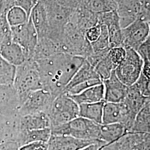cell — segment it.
Here are the masks:
<instances>
[{
  "instance_id": "8fae6325",
  "label": "cell",
  "mask_w": 150,
  "mask_h": 150,
  "mask_svg": "<svg viewBox=\"0 0 150 150\" xmlns=\"http://www.w3.org/2000/svg\"><path fill=\"white\" fill-rule=\"evenodd\" d=\"M134 117L129 112L128 108L122 102H105L103 110L102 124L122 123L129 134Z\"/></svg>"
},
{
  "instance_id": "30bf717a",
  "label": "cell",
  "mask_w": 150,
  "mask_h": 150,
  "mask_svg": "<svg viewBox=\"0 0 150 150\" xmlns=\"http://www.w3.org/2000/svg\"><path fill=\"white\" fill-rule=\"evenodd\" d=\"M150 22L137 18L128 26L122 29V46L136 51L150 37Z\"/></svg>"
},
{
  "instance_id": "d6a6232c",
  "label": "cell",
  "mask_w": 150,
  "mask_h": 150,
  "mask_svg": "<svg viewBox=\"0 0 150 150\" xmlns=\"http://www.w3.org/2000/svg\"><path fill=\"white\" fill-rule=\"evenodd\" d=\"M93 52L107 50L110 48L108 34L107 28L104 25H101V33L96 41L91 43Z\"/></svg>"
},
{
  "instance_id": "2e32d148",
  "label": "cell",
  "mask_w": 150,
  "mask_h": 150,
  "mask_svg": "<svg viewBox=\"0 0 150 150\" xmlns=\"http://www.w3.org/2000/svg\"><path fill=\"white\" fill-rule=\"evenodd\" d=\"M19 97L13 85H0V113L19 116Z\"/></svg>"
},
{
  "instance_id": "7402d4cb",
  "label": "cell",
  "mask_w": 150,
  "mask_h": 150,
  "mask_svg": "<svg viewBox=\"0 0 150 150\" xmlns=\"http://www.w3.org/2000/svg\"><path fill=\"white\" fill-rule=\"evenodd\" d=\"M128 134V131L126 126L122 123L100 125V140L106 144L115 142Z\"/></svg>"
},
{
  "instance_id": "8d00e7d4",
  "label": "cell",
  "mask_w": 150,
  "mask_h": 150,
  "mask_svg": "<svg viewBox=\"0 0 150 150\" xmlns=\"http://www.w3.org/2000/svg\"><path fill=\"white\" fill-rule=\"evenodd\" d=\"M139 92L145 97L150 96V80L146 78L142 73L138 80L132 85ZM132 86V85H131Z\"/></svg>"
},
{
  "instance_id": "603a6c76",
  "label": "cell",
  "mask_w": 150,
  "mask_h": 150,
  "mask_svg": "<svg viewBox=\"0 0 150 150\" xmlns=\"http://www.w3.org/2000/svg\"><path fill=\"white\" fill-rule=\"evenodd\" d=\"M51 136L50 128L19 131L16 142L20 147L28 144L42 142L47 143Z\"/></svg>"
},
{
  "instance_id": "1f68e13d",
  "label": "cell",
  "mask_w": 150,
  "mask_h": 150,
  "mask_svg": "<svg viewBox=\"0 0 150 150\" xmlns=\"http://www.w3.org/2000/svg\"><path fill=\"white\" fill-rule=\"evenodd\" d=\"M6 19L10 26L13 27L26 23L28 21L29 17L22 8L14 6L7 12Z\"/></svg>"
},
{
  "instance_id": "44dd1931",
  "label": "cell",
  "mask_w": 150,
  "mask_h": 150,
  "mask_svg": "<svg viewBox=\"0 0 150 150\" xmlns=\"http://www.w3.org/2000/svg\"><path fill=\"white\" fill-rule=\"evenodd\" d=\"M30 18L38 33V38L46 37L49 30L47 15L43 4L39 0L33 8Z\"/></svg>"
},
{
  "instance_id": "f1b7e54d",
  "label": "cell",
  "mask_w": 150,
  "mask_h": 150,
  "mask_svg": "<svg viewBox=\"0 0 150 150\" xmlns=\"http://www.w3.org/2000/svg\"><path fill=\"white\" fill-rule=\"evenodd\" d=\"M83 6L97 14L110 11H116L114 0H83Z\"/></svg>"
},
{
  "instance_id": "836d02e7",
  "label": "cell",
  "mask_w": 150,
  "mask_h": 150,
  "mask_svg": "<svg viewBox=\"0 0 150 150\" xmlns=\"http://www.w3.org/2000/svg\"><path fill=\"white\" fill-rule=\"evenodd\" d=\"M12 40L11 27L6 16L0 15V48L2 45Z\"/></svg>"
},
{
  "instance_id": "52a82bcc",
  "label": "cell",
  "mask_w": 150,
  "mask_h": 150,
  "mask_svg": "<svg viewBox=\"0 0 150 150\" xmlns=\"http://www.w3.org/2000/svg\"><path fill=\"white\" fill-rule=\"evenodd\" d=\"M125 59L115 69V74L124 85H132L142 73L143 61L139 54L132 48H125Z\"/></svg>"
},
{
  "instance_id": "9c48e42d",
  "label": "cell",
  "mask_w": 150,
  "mask_h": 150,
  "mask_svg": "<svg viewBox=\"0 0 150 150\" xmlns=\"http://www.w3.org/2000/svg\"><path fill=\"white\" fill-rule=\"evenodd\" d=\"M11 27L12 41L21 46L26 60L32 59L38 41V33L29 18L28 21Z\"/></svg>"
},
{
  "instance_id": "f35d334b",
  "label": "cell",
  "mask_w": 150,
  "mask_h": 150,
  "mask_svg": "<svg viewBox=\"0 0 150 150\" xmlns=\"http://www.w3.org/2000/svg\"><path fill=\"white\" fill-rule=\"evenodd\" d=\"M101 33V25L97 24L96 25L87 30L85 33V38L90 43L96 41L99 38Z\"/></svg>"
},
{
  "instance_id": "e575fe53",
  "label": "cell",
  "mask_w": 150,
  "mask_h": 150,
  "mask_svg": "<svg viewBox=\"0 0 150 150\" xmlns=\"http://www.w3.org/2000/svg\"><path fill=\"white\" fill-rule=\"evenodd\" d=\"M126 54V49L122 46L110 48L108 52V55L110 59L116 67H117L125 59Z\"/></svg>"
},
{
  "instance_id": "ac0fdd59",
  "label": "cell",
  "mask_w": 150,
  "mask_h": 150,
  "mask_svg": "<svg viewBox=\"0 0 150 150\" xmlns=\"http://www.w3.org/2000/svg\"><path fill=\"white\" fill-rule=\"evenodd\" d=\"M51 124L46 112H38L19 116L18 132L50 128Z\"/></svg>"
},
{
  "instance_id": "5b68a950",
  "label": "cell",
  "mask_w": 150,
  "mask_h": 150,
  "mask_svg": "<svg viewBox=\"0 0 150 150\" xmlns=\"http://www.w3.org/2000/svg\"><path fill=\"white\" fill-rule=\"evenodd\" d=\"M62 52L86 59L92 52L91 43L82 32L69 22L64 27L62 38Z\"/></svg>"
},
{
  "instance_id": "83f0119b",
  "label": "cell",
  "mask_w": 150,
  "mask_h": 150,
  "mask_svg": "<svg viewBox=\"0 0 150 150\" xmlns=\"http://www.w3.org/2000/svg\"><path fill=\"white\" fill-rule=\"evenodd\" d=\"M150 133V102L146 104L136 115L129 134Z\"/></svg>"
},
{
  "instance_id": "4316f807",
  "label": "cell",
  "mask_w": 150,
  "mask_h": 150,
  "mask_svg": "<svg viewBox=\"0 0 150 150\" xmlns=\"http://www.w3.org/2000/svg\"><path fill=\"white\" fill-rule=\"evenodd\" d=\"M105 101L79 105V116L95 123L102 124L103 110Z\"/></svg>"
},
{
  "instance_id": "f546056e",
  "label": "cell",
  "mask_w": 150,
  "mask_h": 150,
  "mask_svg": "<svg viewBox=\"0 0 150 150\" xmlns=\"http://www.w3.org/2000/svg\"><path fill=\"white\" fill-rule=\"evenodd\" d=\"M16 68L0 56V85H13Z\"/></svg>"
},
{
  "instance_id": "277c9868",
  "label": "cell",
  "mask_w": 150,
  "mask_h": 150,
  "mask_svg": "<svg viewBox=\"0 0 150 150\" xmlns=\"http://www.w3.org/2000/svg\"><path fill=\"white\" fill-rule=\"evenodd\" d=\"M50 129L52 135H68L80 139L100 140V125L80 116Z\"/></svg>"
},
{
  "instance_id": "7a4b0ae2",
  "label": "cell",
  "mask_w": 150,
  "mask_h": 150,
  "mask_svg": "<svg viewBox=\"0 0 150 150\" xmlns=\"http://www.w3.org/2000/svg\"><path fill=\"white\" fill-rule=\"evenodd\" d=\"M13 86L19 97L20 103L30 92L43 88L35 61L26 60L23 64L16 67Z\"/></svg>"
},
{
  "instance_id": "ba28073f",
  "label": "cell",
  "mask_w": 150,
  "mask_h": 150,
  "mask_svg": "<svg viewBox=\"0 0 150 150\" xmlns=\"http://www.w3.org/2000/svg\"><path fill=\"white\" fill-rule=\"evenodd\" d=\"M55 97L43 88L31 92L20 102L18 114L21 116L35 113H47Z\"/></svg>"
},
{
  "instance_id": "ab89813d",
  "label": "cell",
  "mask_w": 150,
  "mask_h": 150,
  "mask_svg": "<svg viewBox=\"0 0 150 150\" xmlns=\"http://www.w3.org/2000/svg\"><path fill=\"white\" fill-rule=\"evenodd\" d=\"M59 5L71 10H75L83 6V0H54Z\"/></svg>"
},
{
  "instance_id": "ffe728a7",
  "label": "cell",
  "mask_w": 150,
  "mask_h": 150,
  "mask_svg": "<svg viewBox=\"0 0 150 150\" xmlns=\"http://www.w3.org/2000/svg\"><path fill=\"white\" fill-rule=\"evenodd\" d=\"M0 56L8 64L15 67L20 66L26 61L22 48L12 40L1 46Z\"/></svg>"
},
{
  "instance_id": "d4e9b609",
  "label": "cell",
  "mask_w": 150,
  "mask_h": 150,
  "mask_svg": "<svg viewBox=\"0 0 150 150\" xmlns=\"http://www.w3.org/2000/svg\"><path fill=\"white\" fill-rule=\"evenodd\" d=\"M69 96L78 105L102 101H104V86L102 83L89 87L77 95Z\"/></svg>"
},
{
  "instance_id": "4dcf8cb0",
  "label": "cell",
  "mask_w": 150,
  "mask_h": 150,
  "mask_svg": "<svg viewBox=\"0 0 150 150\" xmlns=\"http://www.w3.org/2000/svg\"><path fill=\"white\" fill-rule=\"evenodd\" d=\"M93 68L100 79L103 81L111 76L116 67L113 64L107 53Z\"/></svg>"
},
{
  "instance_id": "e0dca14e",
  "label": "cell",
  "mask_w": 150,
  "mask_h": 150,
  "mask_svg": "<svg viewBox=\"0 0 150 150\" xmlns=\"http://www.w3.org/2000/svg\"><path fill=\"white\" fill-rule=\"evenodd\" d=\"M69 22L85 33L87 30L98 23V14L86 9L82 6L72 11Z\"/></svg>"
},
{
  "instance_id": "7bdbcfd3",
  "label": "cell",
  "mask_w": 150,
  "mask_h": 150,
  "mask_svg": "<svg viewBox=\"0 0 150 150\" xmlns=\"http://www.w3.org/2000/svg\"><path fill=\"white\" fill-rule=\"evenodd\" d=\"M19 146L14 141H8L0 144V150H19Z\"/></svg>"
},
{
  "instance_id": "5bb4252c",
  "label": "cell",
  "mask_w": 150,
  "mask_h": 150,
  "mask_svg": "<svg viewBox=\"0 0 150 150\" xmlns=\"http://www.w3.org/2000/svg\"><path fill=\"white\" fill-rule=\"evenodd\" d=\"M120 26L122 28L128 26L139 16L142 6L139 0H114Z\"/></svg>"
},
{
  "instance_id": "3957f363",
  "label": "cell",
  "mask_w": 150,
  "mask_h": 150,
  "mask_svg": "<svg viewBox=\"0 0 150 150\" xmlns=\"http://www.w3.org/2000/svg\"><path fill=\"white\" fill-rule=\"evenodd\" d=\"M39 1L45 7L48 21L49 30L45 38L51 39L61 47L64 29L69 22L70 16L74 10L59 5L54 0Z\"/></svg>"
},
{
  "instance_id": "ee69618b",
  "label": "cell",
  "mask_w": 150,
  "mask_h": 150,
  "mask_svg": "<svg viewBox=\"0 0 150 150\" xmlns=\"http://www.w3.org/2000/svg\"><path fill=\"white\" fill-rule=\"evenodd\" d=\"M105 144H106L105 142H100L97 144L89 145L86 147L79 150H98L100 149L101 147H102V146Z\"/></svg>"
},
{
  "instance_id": "6da1fadb",
  "label": "cell",
  "mask_w": 150,
  "mask_h": 150,
  "mask_svg": "<svg viewBox=\"0 0 150 150\" xmlns=\"http://www.w3.org/2000/svg\"><path fill=\"white\" fill-rule=\"evenodd\" d=\"M85 59L80 56L59 53L35 61L43 89L54 97L62 93Z\"/></svg>"
},
{
  "instance_id": "484cf974",
  "label": "cell",
  "mask_w": 150,
  "mask_h": 150,
  "mask_svg": "<svg viewBox=\"0 0 150 150\" xmlns=\"http://www.w3.org/2000/svg\"><path fill=\"white\" fill-rule=\"evenodd\" d=\"M97 79L101 80L97 74L94 68L85 59L79 69L77 70L69 83L64 88L62 93L83 82Z\"/></svg>"
},
{
  "instance_id": "7c38bea8",
  "label": "cell",
  "mask_w": 150,
  "mask_h": 150,
  "mask_svg": "<svg viewBox=\"0 0 150 150\" xmlns=\"http://www.w3.org/2000/svg\"><path fill=\"white\" fill-rule=\"evenodd\" d=\"M98 24L107 28L110 48L122 46V28L116 11H110L98 14Z\"/></svg>"
},
{
  "instance_id": "74e56055",
  "label": "cell",
  "mask_w": 150,
  "mask_h": 150,
  "mask_svg": "<svg viewBox=\"0 0 150 150\" xmlns=\"http://www.w3.org/2000/svg\"><path fill=\"white\" fill-rule=\"evenodd\" d=\"M143 62L150 61V37L142 43L136 50Z\"/></svg>"
},
{
  "instance_id": "60d3db41",
  "label": "cell",
  "mask_w": 150,
  "mask_h": 150,
  "mask_svg": "<svg viewBox=\"0 0 150 150\" xmlns=\"http://www.w3.org/2000/svg\"><path fill=\"white\" fill-rule=\"evenodd\" d=\"M19 150H48L47 143L38 142L22 146Z\"/></svg>"
},
{
  "instance_id": "d6986e66",
  "label": "cell",
  "mask_w": 150,
  "mask_h": 150,
  "mask_svg": "<svg viewBox=\"0 0 150 150\" xmlns=\"http://www.w3.org/2000/svg\"><path fill=\"white\" fill-rule=\"evenodd\" d=\"M19 116L0 113V144L8 141L16 142L18 132Z\"/></svg>"
},
{
  "instance_id": "4fadbf2b",
  "label": "cell",
  "mask_w": 150,
  "mask_h": 150,
  "mask_svg": "<svg viewBox=\"0 0 150 150\" xmlns=\"http://www.w3.org/2000/svg\"><path fill=\"white\" fill-rule=\"evenodd\" d=\"M100 142L103 141L80 139L68 135L51 134L47 144L48 150H79Z\"/></svg>"
},
{
  "instance_id": "b9f144b4",
  "label": "cell",
  "mask_w": 150,
  "mask_h": 150,
  "mask_svg": "<svg viewBox=\"0 0 150 150\" xmlns=\"http://www.w3.org/2000/svg\"><path fill=\"white\" fill-rule=\"evenodd\" d=\"M15 6V0H0V15L6 16L8 11Z\"/></svg>"
},
{
  "instance_id": "cb8c5ba5",
  "label": "cell",
  "mask_w": 150,
  "mask_h": 150,
  "mask_svg": "<svg viewBox=\"0 0 150 150\" xmlns=\"http://www.w3.org/2000/svg\"><path fill=\"white\" fill-rule=\"evenodd\" d=\"M150 97L143 96L133 85L128 87L127 95L123 102L128 108L129 112L135 118L136 115L150 102Z\"/></svg>"
},
{
  "instance_id": "9a60e30c",
  "label": "cell",
  "mask_w": 150,
  "mask_h": 150,
  "mask_svg": "<svg viewBox=\"0 0 150 150\" xmlns=\"http://www.w3.org/2000/svg\"><path fill=\"white\" fill-rule=\"evenodd\" d=\"M104 86V101L105 102H122L127 95L128 87L120 80L114 70L111 76L102 81Z\"/></svg>"
},
{
  "instance_id": "8992f818",
  "label": "cell",
  "mask_w": 150,
  "mask_h": 150,
  "mask_svg": "<svg viewBox=\"0 0 150 150\" xmlns=\"http://www.w3.org/2000/svg\"><path fill=\"white\" fill-rule=\"evenodd\" d=\"M47 113L51 129L67 123L79 117V107L70 97L62 93L54 98Z\"/></svg>"
},
{
  "instance_id": "d590c367",
  "label": "cell",
  "mask_w": 150,
  "mask_h": 150,
  "mask_svg": "<svg viewBox=\"0 0 150 150\" xmlns=\"http://www.w3.org/2000/svg\"><path fill=\"white\" fill-rule=\"evenodd\" d=\"M102 83V81L100 79L88 81L83 82L78 85L73 87L72 88H70V90L63 92V93H64L68 96L75 95H77L81 92L85 90L86 89L88 88L89 87H91L92 86H95V85Z\"/></svg>"
}]
</instances>
